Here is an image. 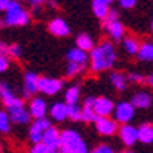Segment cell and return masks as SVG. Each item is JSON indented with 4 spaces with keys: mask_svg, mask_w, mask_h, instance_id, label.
<instances>
[{
    "mask_svg": "<svg viewBox=\"0 0 153 153\" xmlns=\"http://www.w3.org/2000/svg\"><path fill=\"white\" fill-rule=\"evenodd\" d=\"M85 66H80V64H74V62H67V67H66V75L67 76H75L81 74L83 71H85Z\"/></svg>",
    "mask_w": 153,
    "mask_h": 153,
    "instance_id": "cell-30",
    "label": "cell"
},
{
    "mask_svg": "<svg viewBox=\"0 0 153 153\" xmlns=\"http://www.w3.org/2000/svg\"><path fill=\"white\" fill-rule=\"evenodd\" d=\"M94 114L97 117H109L114 109V102L109 97H95L94 99Z\"/></svg>",
    "mask_w": 153,
    "mask_h": 153,
    "instance_id": "cell-9",
    "label": "cell"
},
{
    "mask_svg": "<svg viewBox=\"0 0 153 153\" xmlns=\"http://www.w3.org/2000/svg\"><path fill=\"white\" fill-rule=\"evenodd\" d=\"M50 117L56 122H62L67 119V105L62 102L53 103L50 106Z\"/></svg>",
    "mask_w": 153,
    "mask_h": 153,
    "instance_id": "cell-20",
    "label": "cell"
},
{
    "mask_svg": "<svg viewBox=\"0 0 153 153\" xmlns=\"http://www.w3.org/2000/svg\"><path fill=\"white\" fill-rule=\"evenodd\" d=\"M0 100L5 105L6 109H13V108H17V106H22L24 105V100L19 99V97L13 92V89L10 88L8 83L5 81H0Z\"/></svg>",
    "mask_w": 153,
    "mask_h": 153,
    "instance_id": "cell-5",
    "label": "cell"
},
{
    "mask_svg": "<svg viewBox=\"0 0 153 153\" xmlns=\"http://www.w3.org/2000/svg\"><path fill=\"white\" fill-rule=\"evenodd\" d=\"M131 105H133V108H139V109H147L150 108L152 105V95L149 92H145V91H139L136 92L133 97H131Z\"/></svg>",
    "mask_w": 153,
    "mask_h": 153,
    "instance_id": "cell-17",
    "label": "cell"
},
{
    "mask_svg": "<svg viewBox=\"0 0 153 153\" xmlns=\"http://www.w3.org/2000/svg\"><path fill=\"white\" fill-rule=\"evenodd\" d=\"M139 45H141V42H139L137 38H134V36L123 38V48H125V52H127L130 56H136L137 50H139Z\"/></svg>",
    "mask_w": 153,
    "mask_h": 153,
    "instance_id": "cell-24",
    "label": "cell"
},
{
    "mask_svg": "<svg viewBox=\"0 0 153 153\" xmlns=\"http://www.w3.org/2000/svg\"><path fill=\"white\" fill-rule=\"evenodd\" d=\"M8 47H10V44L0 41V56H8Z\"/></svg>",
    "mask_w": 153,
    "mask_h": 153,
    "instance_id": "cell-38",
    "label": "cell"
},
{
    "mask_svg": "<svg viewBox=\"0 0 153 153\" xmlns=\"http://www.w3.org/2000/svg\"><path fill=\"white\" fill-rule=\"evenodd\" d=\"M147 83H149V85H152V83H153V78H152V75H149V76H147Z\"/></svg>",
    "mask_w": 153,
    "mask_h": 153,
    "instance_id": "cell-42",
    "label": "cell"
},
{
    "mask_svg": "<svg viewBox=\"0 0 153 153\" xmlns=\"http://www.w3.org/2000/svg\"><path fill=\"white\" fill-rule=\"evenodd\" d=\"M10 67V58L8 56H0V74L8 71Z\"/></svg>",
    "mask_w": 153,
    "mask_h": 153,
    "instance_id": "cell-36",
    "label": "cell"
},
{
    "mask_svg": "<svg viewBox=\"0 0 153 153\" xmlns=\"http://www.w3.org/2000/svg\"><path fill=\"white\" fill-rule=\"evenodd\" d=\"M67 119H71L74 122H80L81 120V108L78 105L67 106Z\"/></svg>",
    "mask_w": 153,
    "mask_h": 153,
    "instance_id": "cell-28",
    "label": "cell"
},
{
    "mask_svg": "<svg viewBox=\"0 0 153 153\" xmlns=\"http://www.w3.org/2000/svg\"><path fill=\"white\" fill-rule=\"evenodd\" d=\"M42 142L45 147H48L52 152H58L59 149V130L55 127H48L42 134Z\"/></svg>",
    "mask_w": 153,
    "mask_h": 153,
    "instance_id": "cell-12",
    "label": "cell"
},
{
    "mask_svg": "<svg viewBox=\"0 0 153 153\" xmlns=\"http://www.w3.org/2000/svg\"><path fill=\"white\" fill-rule=\"evenodd\" d=\"M116 20H119V11H117V10H111V8H109L106 17L103 19V24H111V22H116Z\"/></svg>",
    "mask_w": 153,
    "mask_h": 153,
    "instance_id": "cell-34",
    "label": "cell"
},
{
    "mask_svg": "<svg viewBox=\"0 0 153 153\" xmlns=\"http://www.w3.org/2000/svg\"><path fill=\"white\" fill-rule=\"evenodd\" d=\"M88 59H89L88 53L80 50V48H76V47L71 48V50L67 52V61L69 62H74V64H80V66H85L86 67Z\"/></svg>",
    "mask_w": 153,
    "mask_h": 153,
    "instance_id": "cell-19",
    "label": "cell"
},
{
    "mask_svg": "<svg viewBox=\"0 0 153 153\" xmlns=\"http://www.w3.org/2000/svg\"><path fill=\"white\" fill-rule=\"evenodd\" d=\"M134 108L130 102H119L117 105H114L113 114H114V120L117 122V125H127L130 123V120L134 117Z\"/></svg>",
    "mask_w": 153,
    "mask_h": 153,
    "instance_id": "cell-4",
    "label": "cell"
},
{
    "mask_svg": "<svg viewBox=\"0 0 153 153\" xmlns=\"http://www.w3.org/2000/svg\"><path fill=\"white\" fill-rule=\"evenodd\" d=\"M8 117H10V122L17 123V125H25V123H28L30 119H31L28 111H27V108H25V105L10 109L8 111Z\"/></svg>",
    "mask_w": 153,
    "mask_h": 153,
    "instance_id": "cell-15",
    "label": "cell"
},
{
    "mask_svg": "<svg viewBox=\"0 0 153 153\" xmlns=\"http://www.w3.org/2000/svg\"><path fill=\"white\" fill-rule=\"evenodd\" d=\"M6 3H8V0H0V11H3V10H5Z\"/></svg>",
    "mask_w": 153,
    "mask_h": 153,
    "instance_id": "cell-39",
    "label": "cell"
},
{
    "mask_svg": "<svg viewBox=\"0 0 153 153\" xmlns=\"http://www.w3.org/2000/svg\"><path fill=\"white\" fill-rule=\"evenodd\" d=\"M122 153H134V152H130V150H128V152H122Z\"/></svg>",
    "mask_w": 153,
    "mask_h": 153,
    "instance_id": "cell-44",
    "label": "cell"
},
{
    "mask_svg": "<svg viewBox=\"0 0 153 153\" xmlns=\"http://www.w3.org/2000/svg\"><path fill=\"white\" fill-rule=\"evenodd\" d=\"M42 2H44V0H42Z\"/></svg>",
    "mask_w": 153,
    "mask_h": 153,
    "instance_id": "cell-46",
    "label": "cell"
},
{
    "mask_svg": "<svg viewBox=\"0 0 153 153\" xmlns=\"http://www.w3.org/2000/svg\"><path fill=\"white\" fill-rule=\"evenodd\" d=\"M11 128V122L6 111H0V133H8Z\"/></svg>",
    "mask_w": 153,
    "mask_h": 153,
    "instance_id": "cell-29",
    "label": "cell"
},
{
    "mask_svg": "<svg viewBox=\"0 0 153 153\" xmlns=\"http://www.w3.org/2000/svg\"><path fill=\"white\" fill-rule=\"evenodd\" d=\"M137 58L141 61H152L153 59V44L145 41L139 45V50H137Z\"/></svg>",
    "mask_w": 153,
    "mask_h": 153,
    "instance_id": "cell-25",
    "label": "cell"
},
{
    "mask_svg": "<svg viewBox=\"0 0 153 153\" xmlns=\"http://www.w3.org/2000/svg\"><path fill=\"white\" fill-rule=\"evenodd\" d=\"M30 153H56V152H52L48 147H45L42 142H39V144H33Z\"/></svg>",
    "mask_w": 153,
    "mask_h": 153,
    "instance_id": "cell-32",
    "label": "cell"
},
{
    "mask_svg": "<svg viewBox=\"0 0 153 153\" xmlns=\"http://www.w3.org/2000/svg\"><path fill=\"white\" fill-rule=\"evenodd\" d=\"M64 103L67 106H72V105H76L78 103V100H80V88L76 86V85H74V86H71L66 91V94H64Z\"/></svg>",
    "mask_w": 153,
    "mask_h": 153,
    "instance_id": "cell-26",
    "label": "cell"
},
{
    "mask_svg": "<svg viewBox=\"0 0 153 153\" xmlns=\"http://www.w3.org/2000/svg\"><path fill=\"white\" fill-rule=\"evenodd\" d=\"M27 111H28L30 117H33V119H42L47 114V103L41 97H31L30 106Z\"/></svg>",
    "mask_w": 153,
    "mask_h": 153,
    "instance_id": "cell-11",
    "label": "cell"
},
{
    "mask_svg": "<svg viewBox=\"0 0 153 153\" xmlns=\"http://www.w3.org/2000/svg\"><path fill=\"white\" fill-rule=\"evenodd\" d=\"M39 75L34 72H27L24 75V99H31L38 92Z\"/></svg>",
    "mask_w": 153,
    "mask_h": 153,
    "instance_id": "cell-13",
    "label": "cell"
},
{
    "mask_svg": "<svg viewBox=\"0 0 153 153\" xmlns=\"http://www.w3.org/2000/svg\"><path fill=\"white\" fill-rule=\"evenodd\" d=\"M127 80L133 81V83H147V76H144L141 74H130L127 76Z\"/></svg>",
    "mask_w": 153,
    "mask_h": 153,
    "instance_id": "cell-35",
    "label": "cell"
},
{
    "mask_svg": "<svg viewBox=\"0 0 153 153\" xmlns=\"http://www.w3.org/2000/svg\"><path fill=\"white\" fill-rule=\"evenodd\" d=\"M92 11H94V14L95 17H99V19H105L106 14H108V11H109V6L106 3H102V2H97V0H92Z\"/></svg>",
    "mask_w": 153,
    "mask_h": 153,
    "instance_id": "cell-27",
    "label": "cell"
},
{
    "mask_svg": "<svg viewBox=\"0 0 153 153\" xmlns=\"http://www.w3.org/2000/svg\"><path fill=\"white\" fill-rule=\"evenodd\" d=\"M95 123V130L97 133L102 134V136H113L117 133V130H119V125L114 119H111V117H97L94 120Z\"/></svg>",
    "mask_w": 153,
    "mask_h": 153,
    "instance_id": "cell-8",
    "label": "cell"
},
{
    "mask_svg": "<svg viewBox=\"0 0 153 153\" xmlns=\"http://www.w3.org/2000/svg\"><path fill=\"white\" fill-rule=\"evenodd\" d=\"M119 3H120L122 8H125V10H130V8H133V6H136L137 0H119Z\"/></svg>",
    "mask_w": 153,
    "mask_h": 153,
    "instance_id": "cell-37",
    "label": "cell"
},
{
    "mask_svg": "<svg viewBox=\"0 0 153 153\" xmlns=\"http://www.w3.org/2000/svg\"><path fill=\"white\" fill-rule=\"evenodd\" d=\"M97 2H102V3H106V5L109 6L111 3H113V2H114V0H97Z\"/></svg>",
    "mask_w": 153,
    "mask_h": 153,
    "instance_id": "cell-41",
    "label": "cell"
},
{
    "mask_svg": "<svg viewBox=\"0 0 153 153\" xmlns=\"http://www.w3.org/2000/svg\"><path fill=\"white\" fill-rule=\"evenodd\" d=\"M117 133H119V137L123 145H127V147H131V145H134L137 142V134H136V127H133V125H122V127H119V130H117Z\"/></svg>",
    "mask_w": 153,
    "mask_h": 153,
    "instance_id": "cell-14",
    "label": "cell"
},
{
    "mask_svg": "<svg viewBox=\"0 0 153 153\" xmlns=\"http://www.w3.org/2000/svg\"><path fill=\"white\" fill-rule=\"evenodd\" d=\"M52 127L50 123V119H47V117H42V119H34V122L31 123L30 127V131H28V137L33 144H39L42 141V134L44 131Z\"/></svg>",
    "mask_w": 153,
    "mask_h": 153,
    "instance_id": "cell-7",
    "label": "cell"
},
{
    "mask_svg": "<svg viewBox=\"0 0 153 153\" xmlns=\"http://www.w3.org/2000/svg\"><path fill=\"white\" fill-rule=\"evenodd\" d=\"M109 83L117 89V91H125V89H127L128 80H127V76H125L122 72H111V75H109Z\"/></svg>",
    "mask_w": 153,
    "mask_h": 153,
    "instance_id": "cell-23",
    "label": "cell"
},
{
    "mask_svg": "<svg viewBox=\"0 0 153 153\" xmlns=\"http://www.w3.org/2000/svg\"><path fill=\"white\" fill-rule=\"evenodd\" d=\"M75 42H76V48H80V50H83V52H91L92 48H94V41H92V38L89 36V34H86V33H81V34H78L76 36V39H75Z\"/></svg>",
    "mask_w": 153,
    "mask_h": 153,
    "instance_id": "cell-22",
    "label": "cell"
},
{
    "mask_svg": "<svg viewBox=\"0 0 153 153\" xmlns=\"http://www.w3.org/2000/svg\"><path fill=\"white\" fill-rule=\"evenodd\" d=\"M16 2H20V0H16ZM28 2H30V0H28Z\"/></svg>",
    "mask_w": 153,
    "mask_h": 153,
    "instance_id": "cell-45",
    "label": "cell"
},
{
    "mask_svg": "<svg viewBox=\"0 0 153 153\" xmlns=\"http://www.w3.org/2000/svg\"><path fill=\"white\" fill-rule=\"evenodd\" d=\"M59 153H88V145L78 131L62 130L59 131Z\"/></svg>",
    "mask_w": 153,
    "mask_h": 153,
    "instance_id": "cell-3",
    "label": "cell"
},
{
    "mask_svg": "<svg viewBox=\"0 0 153 153\" xmlns=\"http://www.w3.org/2000/svg\"><path fill=\"white\" fill-rule=\"evenodd\" d=\"M94 99L95 97H88L83 103V108H81V120L85 122H94L97 119V116L94 114Z\"/></svg>",
    "mask_w": 153,
    "mask_h": 153,
    "instance_id": "cell-21",
    "label": "cell"
},
{
    "mask_svg": "<svg viewBox=\"0 0 153 153\" xmlns=\"http://www.w3.org/2000/svg\"><path fill=\"white\" fill-rule=\"evenodd\" d=\"M137 141L142 144H152L153 142V127L152 123H142L136 128Z\"/></svg>",
    "mask_w": 153,
    "mask_h": 153,
    "instance_id": "cell-18",
    "label": "cell"
},
{
    "mask_svg": "<svg viewBox=\"0 0 153 153\" xmlns=\"http://www.w3.org/2000/svg\"><path fill=\"white\" fill-rule=\"evenodd\" d=\"M105 28L108 36L114 41V42H119L125 38V27L120 20H116V22H111V24H105Z\"/></svg>",
    "mask_w": 153,
    "mask_h": 153,
    "instance_id": "cell-16",
    "label": "cell"
},
{
    "mask_svg": "<svg viewBox=\"0 0 153 153\" xmlns=\"http://www.w3.org/2000/svg\"><path fill=\"white\" fill-rule=\"evenodd\" d=\"M30 24V13L27 11L20 2L16 0H8L5 6V17L0 22L3 27H24Z\"/></svg>",
    "mask_w": 153,
    "mask_h": 153,
    "instance_id": "cell-2",
    "label": "cell"
},
{
    "mask_svg": "<svg viewBox=\"0 0 153 153\" xmlns=\"http://www.w3.org/2000/svg\"><path fill=\"white\" fill-rule=\"evenodd\" d=\"M48 31L56 38H66L71 34V27H69V24L64 19L56 17V19H52L48 22Z\"/></svg>",
    "mask_w": 153,
    "mask_h": 153,
    "instance_id": "cell-10",
    "label": "cell"
},
{
    "mask_svg": "<svg viewBox=\"0 0 153 153\" xmlns=\"http://www.w3.org/2000/svg\"><path fill=\"white\" fill-rule=\"evenodd\" d=\"M62 80L58 78H48V76H39L38 80V92H42L45 95H55L61 91Z\"/></svg>",
    "mask_w": 153,
    "mask_h": 153,
    "instance_id": "cell-6",
    "label": "cell"
},
{
    "mask_svg": "<svg viewBox=\"0 0 153 153\" xmlns=\"http://www.w3.org/2000/svg\"><path fill=\"white\" fill-rule=\"evenodd\" d=\"M20 55H22V48H20L19 44H10L8 47V58H20Z\"/></svg>",
    "mask_w": 153,
    "mask_h": 153,
    "instance_id": "cell-31",
    "label": "cell"
},
{
    "mask_svg": "<svg viewBox=\"0 0 153 153\" xmlns=\"http://www.w3.org/2000/svg\"><path fill=\"white\" fill-rule=\"evenodd\" d=\"M2 150H3V147H2V142H0V153H2Z\"/></svg>",
    "mask_w": 153,
    "mask_h": 153,
    "instance_id": "cell-43",
    "label": "cell"
},
{
    "mask_svg": "<svg viewBox=\"0 0 153 153\" xmlns=\"http://www.w3.org/2000/svg\"><path fill=\"white\" fill-rule=\"evenodd\" d=\"M89 69L94 74L109 71L111 67L116 64L117 55L116 48L111 41H103L99 45H94V48L89 52Z\"/></svg>",
    "mask_w": 153,
    "mask_h": 153,
    "instance_id": "cell-1",
    "label": "cell"
},
{
    "mask_svg": "<svg viewBox=\"0 0 153 153\" xmlns=\"http://www.w3.org/2000/svg\"><path fill=\"white\" fill-rule=\"evenodd\" d=\"M30 2H31V5L38 6V5H41V3H42V0H30Z\"/></svg>",
    "mask_w": 153,
    "mask_h": 153,
    "instance_id": "cell-40",
    "label": "cell"
},
{
    "mask_svg": "<svg viewBox=\"0 0 153 153\" xmlns=\"http://www.w3.org/2000/svg\"><path fill=\"white\" fill-rule=\"evenodd\" d=\"M88 153H116L114 149L111 147V145L108 144H100V145H97V147L91 152H88Z\"/></svg>",
    "mask_w": 153,
    "mask_h": 153,
    "instance_id": "cell-33",
    "label": "cell"
}]
</instances>
